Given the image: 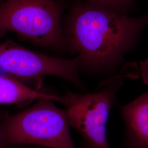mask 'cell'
<instances>
[{
	"label": "cell",
	"mask_w": 148,
	"mask_h": 148,
	"mask_svg": "<svg viewBox=\"0 0 148 148\" xmlns=\"http://www.w3.org/2000/svg\"><path fill=\"white\" fill-rule=\"evenodd\" d=\"M79 66L77 58L54 57L32 51L12 41L0 44V69L13 77L53 75L81 87Z\"/></svg>",
	"instance_id": "obj_5"
},
{
	"label": "cell",
	"mask_w": 148,
	"mask_h": 148,
	"mask_svg": "<svg viewBox=\"0 0 148 148\" xmlns=\"http://www.w3.org/2000/svg\"><path fill=\"white\" fill-rule=\"evenodd\" d=\"M148 14L132 18L90 3L77 8L69 25V37L80 66L113 74L132 51Z\"/></svg>",
	"instance_id": "obj_1"
},
{
	"label": "cell",
	"mask_w": 148,
	"mask_h": 148,
	"mask_svg": "<svg viewBox=\"0 0 148 148\" xmlns=\"http://www.w3.org/2000/svg\"><path fill=\"white\" fill-rule=\"evenodd\" d=\"M90 3L102 5L120 13L130 5L132 0H87Z\"/></svg>",
	"instance_id": "obj_8"
},
{
	"label": "cell",
	"mask_w": 148,
	"mask_h": 148,
	"mask_svg": "<svg viewBox=\"0 0 148 148\" xmlns=\"http://www.w3.org/2000/svg\"><path fill=\"white\" fill-rule=\"evenodd\" d=\"M3 144V142H2V135H1V130L0 128V148L2 147V145Z\"/></svg>",
	"instance_id": "obj_10"
},
{
	"label": "cell",
	"mask_w": 148,
	"mask_h": 148,
	"mask_svg": "<svg viewBox=\"0 0 148 148\" xmlns=\"http://www.w3.org/2000/svg\"><path fill=\"white\" fill-rule=\"evenodd\" d=\"M43 148H45V147H44Z\"/></svg>",
	"instance_id": "obj_11"
},
{
	"label": "cell",
	"mask_w": 148,
	"mask_h": 148,
	"mask_svg": "<svg viewBox=\"0 0 148 148\" xmlns=\"http://www.w3.org/2000/svg\"><path fill=\"white\" fill-rule=\"evenodd\" d=\"M125 123L122 144L127 148H148V90L120 107Z\"/></svg>",
	"instance_id": "obj_6"
},
{
	"label": "cell",
	"mask_w": 148,
	"mask_h": 148,
	"mask_svg": "<svg viewBox=\"0 0 148 148\" xmlns=\"http://www.w3.org/2000/svg\"><path fill=\"white\" fill-rule=\"evenodd\" d=\"M53 101L41 99L8 117L1 128L3 144H32L48 148H77L69 130L66 111Z\"/></svg>",
	"instance_id": "obj_2"
},
{
	"label": "cell",
	"mask_w": 148,
	"mask_h": 148,
	"mask_svg": "<svg viewBox=\"0 0 148 148\" xmlns=\"http://www.w3.org/2000/svg\"><path fill=\"white\" fill-rule=\"evenodd\" d=\"M46 99L62 101L63 98L34 90L11 76L0 74V105Z\"/></svg>",
	"instance_id": "obj_7"
},
{
	"label": "cell",
	"mask_w": 148,
	"mask_h": 148,
	"mask_svg": "<svg viewBox=\"0 0 148 148\" xmlns=\"http://www.w3.org/2000/svg\"><path fill=\"white\" fill-rule=\"evenodd\" d=\"M122 77L112 79L101 91L64 97L69 126L83 138L86 148H111L107 139L106 124L117 93L123 85Z\"/></svg>",
	"instance_id": "obj_4"
},
{
	"label": "cell",
	"mask_w": 148,
	"mask_h": 148,
	"mask_svg": "<svg viewBox=\"0 0 148 148\" xmlns=\"http://www.w3.org/2000/svg\"><path fill=\"white\" fill-rule=\"evenodd\" d=\"M139 68L143 82L148 85V58L140 62Z\"/></svg>",
	"instance_id": "obj_9"
},
{
	"label": "cell",
	"mask_w": 148,
	"mask_h": 148,
	"mask_svg": "<svg viewBox=\"0 0 148 148\" xmlns=\"http://www.w3.org/2000/svg\"><path fill=\"white\" fill-rule=\"evenodd\" d=\"M60 11L53 0H7L0 5V37L7 32L46 46L63 42Z\"/></svg>",
	"instance_id": "obj_3"
}]
</instances>
